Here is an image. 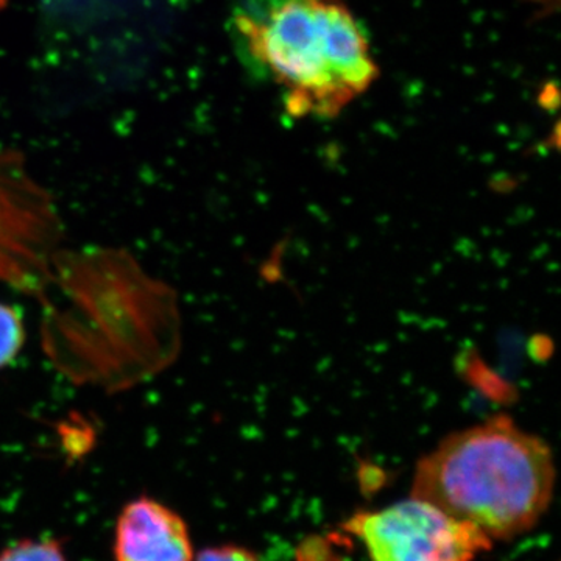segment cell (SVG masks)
Segmentation results:
<instances>
[{"label": "cell", "mask_w": 561, "mask_h": 561, "mask_svg": "<svg viewBox=\"0 0 561 561\" xmlns=\"http://www.w3.org/2000/svg\"><path fill=\"white\" fill-rule=\"evenodd\" d=\"M38 301L44 354L76 386L124 393L168 371L183 348L175 289L125 249H62Z\"/></svg>", "instance_id": "obj_1"}, {"label": "cell", "mask_w": 561, "mask_h": 561, "mask_svg": "<svg viewBox=\"0 0 561 561\" xmlns=\"http://www.w3.org/2000/svg\"><path fill=\"white\" fill-rule=\"evenodd\" d=\"M556 489L548 443L500 415L454 432L416 463L412 497L494 540L541 522Z\"/></svg>", "instance_id": "obj_2"}, {"label": "cell", "mask_w": 561, "mask_h": 561, "mask_svg": "<svg viewBox=\"0 0 561 561\" xmlns=\"http://www.w3.org/2000/svg\"><path fill=\"white\" fill-rule=\"evenodd\" d=\"M250 50L283 88L291 116L334 117L379 77L370 44L342 0H280L239 18Z\"/></svg>", "instance_id": "obj_3"}, {"label": "cell", "mask_w": 561, "mask_h": 561, "mask_svg": "<svg viewBox=\"0 0 561 561\" xmlns=\"http://www.w3.org/2000/svg\"><path fill=\"white\" fill-rule=\"evenodd\" d=\"M62 247V221L50 192L20 151L0 153V283L39 300Z\"/></svg>", "instance_id": "obj_4"}, {"label": "cell", "mask_w": 561, "mask_h": 561, "mask_svg": "<svg viewBox=\"0 0 561 561\" xmlns=\"http://www.w3.org/2000/svg\"><path fill=\"white\" fill-rule=\"evenodd\" d=\"M345 529L359 538L370 561H474L493 546L471 524L412 496L356 513Z\"/></svg>", "instance_id": "obj_5"}, {"label": "cell", "mask_w": 561, "mask_h": 561, "mask_svg": "<svg viewBox=\"0 0 561 561\" xmlns=\"http://www.w3.org/2000/svg\"><path fill=\"white\" fill-rule=\"evenodd\" d=\"M114 561H194L190 526L150 496L128 501L114 526Z\"/></svg>", "instance_id": "obj_6"}, {"label": "cell", "mask_w": 561, "mask_h": 561, "mask_svg": "<svg viewBox=\"0 0 561 561\" xmlns=\"http://www.w3.org/2000/svg\"><path fill=\"white\" fill-rule=\"evenodd\" d=\"M0 561H70L55 538H22L0 551Z\"/></svg>", "instance_id": "obj_7"}, {"label": "cell", "mask_w": 561, "mask_h": 561, "mask_svg": "<svg viewBox=\"0 0 561 561\" xmlns=\"http://www.w3.org/2000/svg\"><path fill=\"white\" fill-rule=\"evenodd\" d=\"M25 339L27 334L20 311L0 301V370L20 356Z\"/></svg>", "instance_id": "obj_8"}, {"label": "cell", "mask_w": 561, "mask_h": 561, "mask_svg": "<svg viewBox=\"0 0 561 561\" xmlns=\"http://www.w3.org/2000/svg\"><path fill=\"white\" fill-rule=\"evenodd\" d=\"M194 561H260L256 553L239 545L210 546L195 553Z\"/></svg>", "instance_id": "obj_9"}]
</instances>
